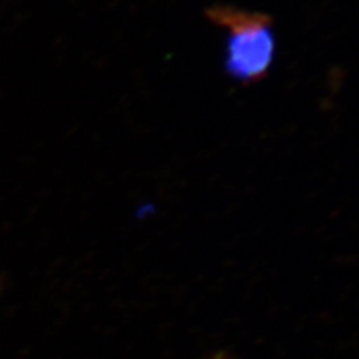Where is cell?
I'll return each mask as SVG.
<instances>
[{
    "instance_id": "1",
    "label": "cell",
    "mask_w": 359,
    "mask_h": 359,
    "mask_svg": "<svg viewBox=\"0 0 359 359\" xmlns=\"http://www.w3.org/2000/svg\"><path fill=\"white\" fill-rule=\"evenodd\" d=\"M205 15L228 32L224 55L226 72L243 84L264 80L276 57L271 17L224 5L208 8Z\"/></svg>"
},
{
    "instance_id": "2",
    "label": "cell",
    "mask_w": 359,
    "mask_h": 359,
    "mask_svg": "<svg viewBox=\"0 0 359 359\" xmlns=\"http://www.w3.org/2000/svg\"><path fill=\"white\" fill-rule=\"evenodd\" d=\"M211 359H232L228 353H223V352H220V353H217V355H215L212 356Z\"/></svg>"
}]
</instances>
